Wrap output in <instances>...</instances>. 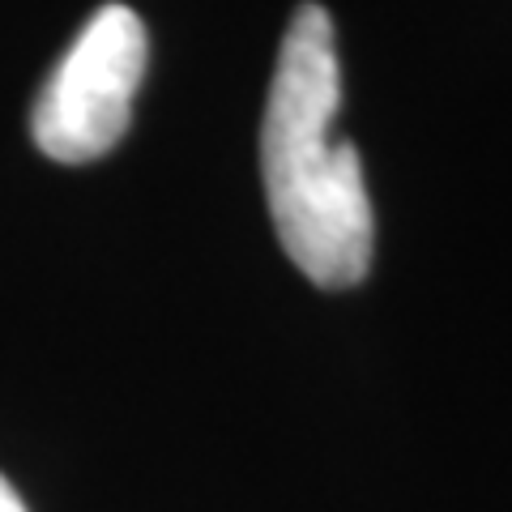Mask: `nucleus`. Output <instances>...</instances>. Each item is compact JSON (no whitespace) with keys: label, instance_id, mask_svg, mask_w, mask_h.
Returning a JSON list of instances; mask_svg holds the SVG:
<instances>
[{"label":"nucleus","instance_id":"obj_1","mask_svg":"<svg viewBox=\"0 0 512 512\" xmlns=\"http://www.w3.org/2000/svg\"><path fill=\"white\" fill-rule=\"evenodd\" d=\"M342 107V64L333 22L299 5L286 26L261 124V175L286 256L325 291L367 278L376 244L372 201L350 141H333Z\"/></svg>","mask_w":512,"mask_h":512},{"label":"nucleus","instance_id":"obj_2","mask_svg":"<svg viewBox=\"0 0 512 512\" xmlns=\"http://www.w3.org/2000/svg\"><path fill=\"white\" fill-rule=\"evenodd\" d=\"M146 26L128 5H103L47 77L30 116L35 146L56 163H90L124 137L146 77Z\"/></svg>","mask_w":512,"mask_h":512},{"label":"nucleus","instance_id":"obj_3","mask_svg":"<svg viewBox=\"0 0 512 512\" xmlns=\"http://www.w3.org/2000/svg\"><path fill=\"white\" fill-rule=\"evenodd\" d=\"M0 512H26V504L18 500V491L9 487V478H0Z\"/></svg>","mask_w":512,"mask_h":512}]
</instances>
